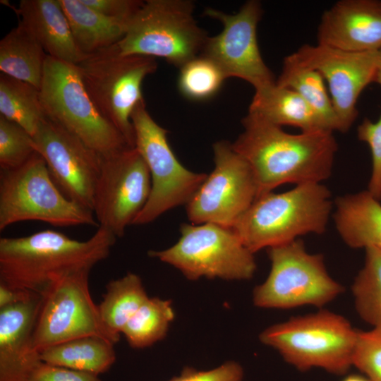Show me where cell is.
I'll return each mask as SVG.
<instances>
[{
    "mask_svg": "<svg viewBox=\"0 0 381 381\" xmlns=\"http://www.w3.org/2000/svg\"><path fill=\"white\" fill-rule=\"evenodd\" d=\"M242 125L231 144L253 171L258 198L285 183H321L330 176L338 148L332 132L291 134L251 112Z\"/></svg>",
    "mask_w": 381,
    "mask_h": 381,
    "instance_id": "1",
    "label": "cell"
},
{
    "mask_svg": "<svg viewBox=\"0 0 381 381\" xmlns=\"http://www.w3.org/2000/svg\"><path fill=\"white\" fill-rule=\"evenodd\" d=\"M116 238L102 226L85 241L49 229L21 237H2L0 283L41 295L66 275L91 270L109 256Z\"/></svg>",
    "mask_w": 381,
    "mask_h": 381,
    "instance_id": "2",
    "label": "cell"
},
{
    "mask_svg": "<svg viewBox=\"0 0 381 381\" xmlns=\"http://www.w3.org/2000/svg\"><path fill=\"white\" fill-rule=\"evenodd\" d=\"M321 183L296 185L284 193L257 198L232 226L253 253L326 230L334 203Z\"/></svg>",
    "mask_w": 381,
    "mask_h": 381,
    "instance_id": "3",
    "label": "cell"
},
{
    "mask_svg": "<svg viewBox=\"0 0 381 381\" xmlns=\"http://www.w3.org/2000/svg\"><path fill=\"white\" fill-rule=\"evenodd\" d=\"M357 332L344 316L321 309L268 327L259 339L301 371L343 375L352 366Z\"/></svg>",
    "mask_w": 381,
    "mask_h": 381,
    "instance_id": "4",
    "label": "cell"
},
{
    "mask_svg": "<svg viewBox=\"0 0 381 381\" xmlns=\"http://www.w3.org/2000/svg\"><path fill=\"white\" fill-rule=\"evenodd\" d=\"M39 90L45 116L101 156L132 147L99 111L77 65L47 55Z\"/></svg>",
    "mask_w": 381,
    "mask_h": 381,
    "instance_id": "5",
    "label": "cell"
},
{
    "mask_svg": "<svg viewBox=\"0 0 381 381\" xmlns=\"http://www.w3.org/2000/svg\"><path fill=\"white\" fill-rule=\"evenodd\" d=\"M25 221H40L57 227H99L92 210L61 193L37 152L22 166L0 171V231Z\"/></svg>",
    "mask_w": 381,
    "mask_h": 381,
    "instance_id": "6",
    "label": "cell"
},
{
    "mask_svg": "<svg viewBox=\"0 0 381 381\" xmlns=\"http://www.w3.org/2000/svg\"><path fill=\"white\" fill-rule=\"evenodd\" d=\"M187 0L144 1L115 45L123 55L165 59L180 68L200 55L209 36L193 17Z\"/></svg>",
    "mask_w": 381,
    "mask_h": 381,
    "instance_id": "7",
    "label": "cell"
},
{
    "mask_svg": "<svg viewBox=\"0 0 381 381\" xmlns=\"http://www.w3.org/2000/svg\"><path fill=\"white\" fill-rule=\"evenodd\" d=\"M85 87L99 111L134 147L133 110L144 102L142 83L155 73V58L123 55L116 45L87 56L77 65Z\"/></svg>",
    "mask_w": 381,
    "mask_h": 381,
    "instance_id": "8",
    "label": "cell"
},
{
    "mask_svg": "<svg viewBox=\"0 0 381 381\" xmlns=\"http://www.w3.org/2000/svg\"><path fill=\"white\" fill-rule=\"evenodd\" d=\"M271 269L253 293L255 306L290 309L322 308L344 291L328 273L322 254L309 253L301 239L267 248Z\"/></svg>",
    "mask_w": 381,
    "mask_h": 381,
    "instance_id": "9",
    "label": "cell"
},
{
    "mask_svg": "<svg viewBox=\"0 0 381 381\" xmlns=\"http://www.w3.org/2000/svg\"><path fill=\"white\" fill-rule=\"evenodd\" d=\"M173 246L148 255L180 270L190 280L201 277L246 280L256 270L254 253L231 227L213 223L183 224Z\"/></svg>",
    "mask_w": 381,
    "mask_h": 381,
    "instance_id": "10",
    "label": "cell"
},
{
    "mask_svg": "<svg viewBox=\"0 0 381 381\" xmlns=\"http://www.w3.org/2000/svg\"><path fill=\"white\" fill-rule=\"evenodd\" d=\"M134 147L145 160L152 188L145 205L133 224H147L165 212L187 205L207 174L195 173L177 159L167 140V131L157 124L145 108V101L133 110Z\"/></svg>",
    "mask_w": 381,
    "mask_h": 381,
    "instance_id": "11",
    "label": "cell"
},
{
    "mask_svg": "<svg viewBox=\"0 0 381 381\" xmlns=\"http://www.w3.org/2000/svg\"><path fill=\"white\" fill-rule=\"evenodd\" d=\"M82 270L66 275L41 294L32 334V347L40 353L50 346L85 336H97L113 344L119 339L103 324L90 296L89 274Z\"/></svg>",
    "mask_w": 381,
    "mask_h": 381,
    "instance_id": "12",
    "label": "cell"
},
{
    "mask_svg": "<svg viewBox=\"0 0 381 381\" xmlns=\"http://www.w3.org/2000/svg\"><path fill=\"white\" fill-rule=\"evenodd\" d=\"M214 169L186 205L192 224L213 223L232 227L258 198V187L246 160L232 144L213 145Z\"/></svg>",
    "mask_w": 381,
    "mask_h": 381,
    "instance_id": "13",
    "label": "cell"
},
{
    "mask_svg": "<svg viewBox=\"0 0 381 381\" xmlns=\"http://www.w3.org/2000/svg\"><path fill=\"white\" fill-rule=\"evenodd\" d=\"M148 167L135 147L102 156L92 212L99 224L122 237L150 195Z\"/></svg>",
    "mask_w": 381,
    "mask_h": 381,
    "instance_id": "14",
    "label": "cell"
},
{
    "mask_svg": "<svg viewBox=\"0 0 381 381\" xmlns=\"http://www.w3.org/2000/svg\"><path fill=\"white\" fill-rule=\"evenodd\" d=\"M262 14L260 1H246L234 14L206 8L204 15L220 21L222 32L208 37L202 52L222 71L226 78L243 79L255 90L274 83L276 80L260 54L257 28Z\"/></svg>",
    "mask_w": 381,
    "mask_h": 381,
    "instance_id": "15",
    "label": "cell"
},
{
    "mask_svg": "<svg viewBox=\"0 0 381 381\" xmlns=\"http://www.w3.org/2000/svg\"><path fill=\"white\" fill-rule=\"evenodd\" d=\"M32 138L61 193L92 211L102 156L47 116Z\"/></svg>",
    "mask_w": 381,
    "mask_h": 381,
    "instance_id": "16",
    "label": "cell"
},
{
    "mask_svg": "<svg viewBox=\"0 0 381 381\" xmlns=\"http://www.w3.org/2000/svg\"><path fill=\"white\" fill-rule=\"evenodd\" d=\"M288 56L318 71L327 80L342 133L347 132L358 116L356 104L361 93L375 81L378 51L353 52L320 44H304Z\"/></svg>",
    "mask_w": 381,
    "mask_h": 381,
    "instance_id": "17",
    "label": "cell"
},
{
    "mask_svg": "<svg viewBox=\"0 0 381 381\" xmlns=\"http://www.w3.org/2000/svg\"><path fill=\"white\" fill-rule=\"evenodd\" d=\"M318 44L365 52L381 49V1L341 0L326 10L318 28Z\"/></svg>",
    "mask_w": 381,
    "mask_h": 381,
    "instance_id": "18",
    "label": "cell"
},
{
    "mask_svg": "<svg viewBox=\"0 0 381 381\" xmlns=\"http://www.w3.org/2000/svg\"><path fill=\"white\" fill-rule=\"evenodd\" d=\"M29 301L0 308V381H28L42 362L32 347V334L41 304Z\"/></svg>",
    "mask_w": 381,
    "mask_h": 381,
    "instance_id": "19",
    "label": "cell"
},
{
    "mask_svg": "<svg viewBox=\"0 0 381 381\" xmlns=\"http://www.w3.org/2000/svg\"><path fill=\"white\" fill-rule=\"evenodd\" d=\"M17 12L48 56L75 65L87 56L75 44L59 0H21Z\"/></svg>",
    "mask_w": 381,
    "mask_h": 381,
    "instance_id": "20",
    "label": "cell"
},
{
    "mask_svg": "<svg viewBox=\"0 0 381 381\" xmlns=\"http://www.w3.org/2000/svg\"><path fill=\"white\" fill-rule=\"evenodd\" d=\"M333 214L343 241L352 248L381 250V202L368 190L338 197Z\"/></svg>",
    "mask_w": 381,
    "mask_h": 381,
    "instance_id": "21",
    "label": "cell"
},
{
    "mask_svg": "<svg viewBox=\"0 0 381 381\" xmlns=\"http://www.w3.org/2000/svg\"><path fill=\"white\" fill-rule=\"evenodd\" d=\"M248 112L281 127L286 125L298 128L301 132H331L322 118L298 93L279 86L276 82L255 90Z\"/></svg>",
    "mask_w": 381,
    "mask_h": 381,
    "instance_id": "22",
    "label": "cell"
},
{
    "mask_svg": "<svg viewBox=\"0 0 381 381\" xmlns=\"http://www.w3.org/2000/svg\"><path fill=\"white\" fill-rule=\"evenodd\" d=\"M79 50L85 56L110 47L124 36L128 23L102 15L82 0H59Z\"/></svg>",
    "mask_w": 381,
    "mask_h": 381,
    "instance_id": "23",
    "label": "cell"
},
{
    "mask_svg": "<svg viewBox=\"0 0 381 381\" xmlns=\"http://www.w3.org/2000/svg\"><path fill=\"white\" fill-rule=\"evenodd\" d=\"M47 54L22 21L0 41L1 73L40 90Z\"/></svg>",
    "mask_w": 381,
    "mask_h": 381,
    "instance_id": "24",
    "label": "cell"
},
{
    "mask_svg": "<svg viewBox=\"0 0 381 381\" xmlns=\"http://www.w3.org/2000/svg\"><path fill=\"white\" fill-rule=\"evenodd\" d=\"M114 344L97 336H85L45 349L42 361L56 366L90 373H104L116 361Z\"/></svg>",
    "mask_w": 381,
    "mask_h": 381,
    "instance_id": "25",
    "label": "cell"
},
{
    "mask_svg": "<svg viewBox=\"0 0 381 381\" xmlns=\"http://www.w3.org/2000/svg\"><path fill=\"white\" fill-rule=\"evenodd\" d=\"M276 83L298 93L322 118L329 131L342 133L340 121L327 93L325 79L320 72L301 66L287 56Z\"/></svg>",
    "mask_w": 381,
    "mask_h": 381,
    "instance_id": "26",
    "label": "cell"
},
{
    "mask_svg": "<svg viewBox=\"0 0 381 381\" xmlns=\"http://www.w3.org/2000/svg\"><path fill=\"white\" fill-rule=\"evenodd\" d=\"M148 298L140 277L134 273L109 282L102 301L97 305L107 330L119 339L126 324Z\"/></svg>",
    "mask_w": 381,
    "mask_h": 381,
    "instance_id": "27",
    "label": "cell"
},
{
    "mask_svg": "<svg viewBox=\"0 0 381 381\" xmlns=\"http://www.w3.org/2000/svg\"><path fill=\"white\" fill-rule=\"evenodd\" d=\"M0 116L18 124L32 137L46 117L40 90L29 83L1 73Z\"/></svg>",
    "mask_w": 381,
    "mask_h": 381,
    "instance_id": "28",
    "label": "cell"
},
{
    "mask_svg": "<svg viewBox=\"0 0 381 381\" xmlns=\"http://www.w3.org/2000/svg\"><path fill=\"white\" fill-rule=\"evenodd\" d=\"M174 316L170 300L148 298L126 324L121 333L132 348L148 347L166 336Z\"/></svg>",
    "mask_w": 381,
    "mask_h": 381,
    "instance_id": "29",
    "label": "cell"
},
{
    "mask_svg": "<svg viewBox=\"0 0 381 381\" xmlns=\"http://www.w3.org/2000/svg\"><path fill=\"white\" fill-rule=\"evenodd\" d=\"M365 261L351 286L356 310L373 328H381V250L365 248Z\"/></svg>",
    "mask_w": 381,
    "mask_h": 381,
    "instance_id": "30",
    "label": "cell"
},
{
    "mask_svg": "<svg viewBox=\"0 0 381 381\" xmlns=\"http://www.w3.org/2000/svg\"><path fill=\"white\" fill-rule=\"evenodd\" d=\"M179 69V90L183 97L191 100L202 101L212 98L226 79L213 61L201 55Z\"/></svg>",
    "mask_w": 381,
    "mask_h": 381,
    "instance_id": "31",
    "label": "cell"
},
{
    "mask_svg": "<svg viewBox=\"0 0 381 381\" xmlns=\"http://www.w3.org/2000/svg\"><path fill=\"white\" fill-rule=\"evenodd\" d=\"M35 152L32 135L18 124L0 116L1 170L22 166Z\"/></svg>",
    "mask_w": 381,
    "mask_h": 381,
    "instance_id": "32",
    "label": "cell"
},
{
    "mask_svg": "<svg viewBox=\"0 0 381 381\" xmlns=\"http://www.w3.org/2000/svg\"><path fill=\"white\" fill-rule=\"evenodd\" d=\"M352 365L370 381H381V328L358 330Z\"/></svg>",
    "mask_w": 381,
    "mask_h": 381,
    "instance_id": "33",
    "label": "cell"
},
{
    "mask_svg": "<svg viewBox=\"0 0 381 381\" xmlns=\"http://www.w3.org/2000/svg\"><path fill=\"white\" fill-rule=\"evenodd\" d=\"M358 138L370 147L372 171L368 191L381 202V114L376 122L365 118L358 127Z\"/></svg>",
    "mask_w": 381,
    "mask_h": 381,
    "instance_id": "34",
    "label": "cell"
},
{
    "mask_svg": "<svg viewBox=\"0 0 381 381\" xmlns=\"http://www.w3.org/2000/svg\"><path fill=\"white\" fill-rule=\"evenodd\" d=\"M243 379L242 366L238 363L231 361L205 371L186 367L180 375L168 381H243Z\"/></svg>",
    "mask_w": 381,
    "mask_h": 381,
    "instance_id": "35",
    "label": "cell"
},
{
    "mask_svg": "<svg viewBox=\"0 0 381 381\" xmlns=\"http://www.w3.org/2000/svg\"><path fill=\"white\" fill-rule=\"evenodd\" d=\"M82 1L104 16L128 23L144 3L138 0H82Z\"/></svg>",
    "mask_w": 381,
    "mask_h": 381,
    "instance_id": "36",
    "label": "cell"
},
{
    "mask_svg": "<svg viewBox=\"0 0 381 381\" xmlns=\"http://www.w3.org/2000/svg\"><path fill=\"white\" fill-rule=\"evenodd\" d=\"M28 381H102L98 375L52 365L42 361Z\"/></svg>",
    "mask_w": 381,
    "mask_h": 381,
    "instance_id": "37",
    "label": "cell"
},
{
    "mask_svg": "<svg viewBox=\"0 0 381 381\" xmlns=\"http://www.w3.org/2000/svg\"><path fill=\"white\" fill-rule=\"evenodd\" d=\"M39 294L0 283V308L29 301Z\"/></svg>",
    "mask_w": 381,
    "mask_h": 381,
    "instance_id": "38",
    "label": "cell"
},
{
    "mask_svg": "<svg viewBox=\"0 0 381 381\" xmlns=\"http://www.w3.org/2000/svg\"><path fill=\"white\" fill-rule=\"evenodd\" d=\"M341 381H370L366 376L361 375H350L344 378Z\"/></svg>",
    "mask_w": 381,
    "mask_h": 381,
    "instance_id": "39",
    "label": "cell"
},
{
    "mask_svg": "<svg viewBox=\"0 0 381 381\" xmlns=\"http://www.w3.org/2000/svg\"><path fill=\"white\" fill-rule=\"evenodd\" d=\"M379 53V59H378V64L376 71V75L375 78V81L379 85H381V49L378 51Z\"/></svg>",
    "mask_w": 381,
    "mask_h": 381,
    "instance_id": "40",
    "label": "cell"
}]
</instances>
